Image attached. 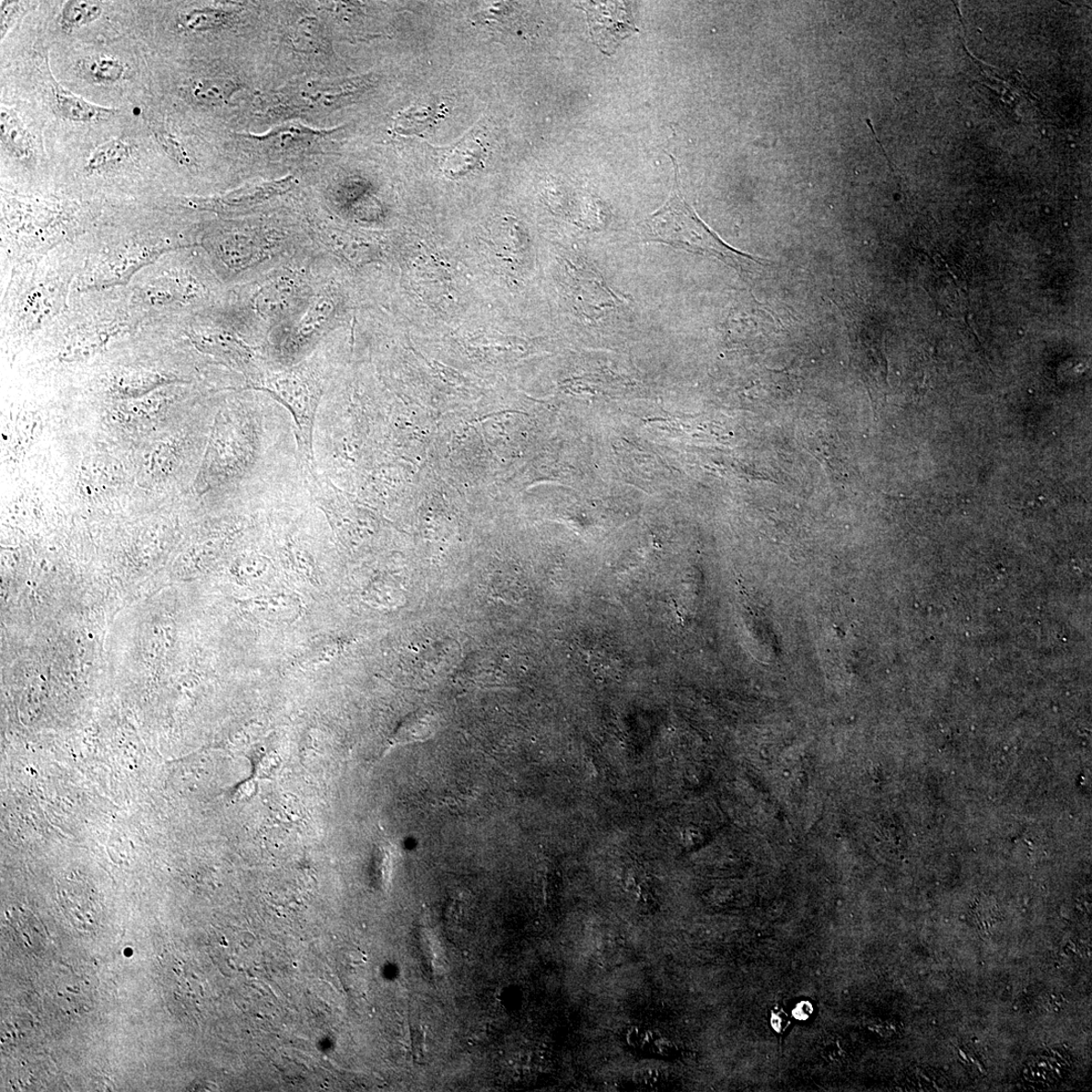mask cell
I'll return each mask as SVG.
<instances>
[{
	"mask_svg": "<svg viewBox=\"0 0 1092 1092\" xmlns=\"http://www.w3.org/2000/svg\"><path fill=\"white\" fill-rule=\"evenodd\" d=\"M290 432L285 418L255 400H235L221 409L193 481L195 496L252 489L280 475L297 460Z\"/></svg>",
	"mask_w": 1092,
	"mask_h": 1092,
	"instance_id": "obj_1",
	"label": "cell"
},
{
	"mask_svg": "<svg viewBox=\"0 0 1092 1092\" xmlns=\"http://www.w3.org/2000/svg\"><path fill=\"white\" fill-rule=\"evenodd\" d=\"M330 372L321 359L283 369H263L245 389L264 391L290 412L298 466L304 477L315 476L314 436Z\"/></svg>",
	"mask_w": 1092,
	"mask_h": 1092,
	"instance_id": "obj_2",
	"label": "cell"
},
{
	"mask_svg": "<svg viewBox=\"0 0 1092 1092\" xmlns=\"http://www.w3.org/2000/svg\"><path fill=\"white\" fill-rule=\"evenodd\" d=\"M671 158L676 173L673 192L663 207L644 223V238L694 254L714 257L738 271L741 276L753 275L764 264V260L735 250L698 217L684 199L678 165L675 158Z\"/></svg>",
	"mask_w": 1092,
	"mask_h": 1092,
	"instance_id": "obj_3",
	"label": "cell"
},
{
	"mask_svg": "<svg viewBox=\"0 0 1092 1092\" xmlns=\"http://www.w3.org/2000/svg\"><path fill=\"white\" fill-rule=\"evenodd\" d=\"M582 8L588 15L595 42L605 54L614 52L624 38L637 30L632 15L626 12L624 4H589Z\"/></svg>",
	"mask_w": 1092,
	"mask_h": 1092,
	"instance_id": "obj_4",
	"label": "cell"
},
{
	"mask_svg": "<svg viewBox=\"0 0 1092 1092\" xmlns=\"http://www.w3.org/2000/svg\"><path fill=\"white\" fill-rule=\"evenodd\" d=\"M296 180L287 177L273 181L245 185V187L214 199L192 200L190 204L193 208L204 210H245L287 192L294 188Z\"/></svg>",
	"mask_w": 1092,
	"mask_h": 1092,
	"instance_id": "obj_5",
	"label": "cell"
},
{
	"mask_svg": "<svg viewBox=\"0 0 1092 1092\" xmlns=\"http://www.w3.org/2000/svg\"><path fill=\"white\" fill-rule=\"evenodd\" d=\"M180 382V379L148 369H123L113 375L109 391L113 398L129 401L148 396L157 389Z\"/></svg>",
	"mask_w": 1092,
	"mask_h": 1092,
	"instance_id": "obj_6",
	"label": "cell"
},
{
	"mask_svg": "<svg viewBox=\"0 0 1092 1092\" xmlns=\"http://www.w3.org/2000/svg\"><path fill=\"white\" fill-rule=\"evenodd\" d=\"M51 88H52L54 105L61 118L78 122H96L108 119L115 110L90 104L87 100L76 96L74 92L62 87L51 74Z\"/></svg>",
	"mask_w": 1092,
	"mask_h": 1092,
	"instance_id": "obj_7",
	"label": "cell"
},
{
	"mask_svg": "<svg viewBox=\"0 0 1092 1092\" xmlns=\"http://www.w3.org/2000/svg\"><path fill=\"white\" fill-rule=\"evenodd\" d=\"M189 436L179 435L164 440L153 451L146 466V475L153 480L172 477L182 466L187 457Z\"/></svg>",
	"mask_w": 1092,
	"mask_h": 1092,
	"instance_id": "obj_8",
	"label": "cell"
},
{
	"mask_svg": "<svg viewBox=\"0 0 1092 1092\" xmlns=\"http://www.w3.org/2000/svg\"><path fill=\"white\" fill-rule=\"evenodd\" d=\"M0 139H2L3 148L10 157L17 159L32 157L33 143L29 133L16 112L5 106H2V113H0Z\"/></svg>",
	"mask_w": 1092,
	"mask_h": 1092,
	"instance_id": "obj_9",
	"label": "cell"
},
{
	"mask_svg": "<svg viewBox=\"0 0 1092 1092\" xmlns=\"http://www.w3.org/2000/svg\"><path fill=\"white\" fill-rule=\"evenodd\" d=\"M81 75L91 84L110 86L117 84L126 74V66L118 59L96 56L82 60L79 64Z\"/></svg>",
	"mask_w": 1092,
	"mask_h": 1092,
	"instance_id": "obj_10",
	"label": "cell"
},
{
	"mask_svg": "<svg viewBox=\"0 0 1092 1092\" xmlns=\"http://www.w3.org/2000/svg\"><path fill=\"white\" fill-rule=\"evenodd\" d=\"M131 156L132 147L126 141L112 139L102 144L91 153L87 163V170L89 172L105 170L125 162L130 159Z\"/></svg>",
	"mask_w": 1092,
	"mask_h": 1092,
	"instance_id": "obj_11",
	"label": "cell"
},
{
	"mask_svg": "<svg viewBox=\"0 0 1092 1092\" xmlns=\"http://www.w3.org/2000/svg\"><path fill=\"white\" fill-rule=\"evenodd\" d=\"M102 14V6L96 2H67L62 8L60 26L66 33L94 23Z\"/></svg>",
	"mask_w": 1092,
	"mask_h": 1092,
	"instance_id": "obj_12",
	"label": "cell"
},
{
	"mask_svg": "<svg viewBox=\"0 0 1092 1092\" xmlns=\"http://www.w3.org/2000/svg\"><path fill=\"white\" fill-rule=\"evenodd\" d=\"M167 397H163L161 394L153 395V393L140 399L122 401L119 414L122 418L128 416L131 419L151 416L167 404Z\"/></svg>",
	"mask_w": 1092,
	"mask_h": 1092,
	"instance_id": "obj_13",
	"label": "cell"
},
{
	"mask_svg": "<svg viewBox=\"0 0 1092 1092\" xmlns=\"http://www.w3.org/2000/svg\"><path fill=\"white\" fill-rule=\"evenodd\" d=\"M233 85L226 80H203L193 87V96L202 101H221L231 95Z\"/></svg>",
	"mask_w": 1092,
	"mask_h": 1092,
	"instance_id": "obj_14",
	"label": "cell"
},
{
	"mask_svg": "<svg viewBox=\"0 0 1092 1092\" xmlns=\"http://www.w3.org/2000/svg\"><path fill=\"white\" fill-rule=\"evenodd\" d=\"M41 429V419L36 415L18 418L16 424V445L18 450L27 449L37 438Z\"/></svg>",
	"mask_w": 1092,
	"mask_h": 1092,
	"instance_id": "obj_15",
	"label": "cell"
},
{
	"mask_svg": "<svg viewBox=\"0 0 1092 1092\" xmlns=\"http://www.w3.org/2000/svg\"><path fill=\"white\" fill-rule=\"evenodd\" d=\"M28 4L17 2H3L2 3V40L5 39L8 30L17 22V19L23 14L28 12Z\"/></svg>",
	"mask_w": 1092,
	"mask_h": 1092,
	"instance_id": "obj_16",
	"label": "cell"
},
{
	"mask_svg": "<svg viewBox=\"0 0 1092 1092\" xmlns=\"http://www.w3.org/2000/svg\"><path fill=\"white\" fill-rule=\"evenodd\" d=\"M158 139H159L162 148L173 159L177 160L178 162H180L181 164L187 163L190 161L188 154L185 153V151L182 148V146L180 145V144L177 140H175L173 137L168 135V134H167V135H160Z\"/></svg>",
	"mask_w": 1092,
	"mask_h": 1092,
	"instance_id": "obj_17",
	"label": "cell"
},
{
	"mask_svg": "<svg viewBox=\"0 0 1092 1092\" xmlns=\"http://www.w3.org/2000/svg\"><path fill=\"white\" fill-rule=\"evenodd\" d=\"M412 1042H413L414 1055L420 1060L424 1056V1035L420 1028L413 1029L412 1033Z\"/></svg>",
	"mask_w": 1092,
	"mask_h": 1092,
	"instance_id": "obj_18",
	"label": "cell"
},
{
	"mask_svg": "<svg viewBox=\"0 0 1092 1092\" xmlns=\"http://www.w3.org/2000/svg\"><path fill=\"white\" fill-rule=\"evenodd\" d=\"M350 959H352V961L355 964H360L364 962L365 956L363 953L354 951L352 955H350Z\"/></svg>",
	"mask_w": 1092,
	"mask_h": 1092,
	"instance_id": "obj_19",
	"label": "cell"
}]
</instances>
